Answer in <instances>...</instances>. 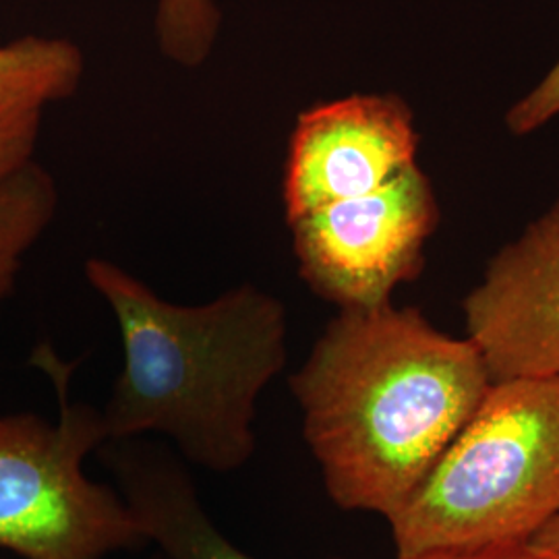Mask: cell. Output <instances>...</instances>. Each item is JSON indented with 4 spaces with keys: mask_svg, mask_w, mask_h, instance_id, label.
Returning <instances> with one entry per match:
<instances>
[{
    "mask_svg": "<svg viewBox=\"0 0 559 559\" xmlns=\"http://www.w3.org/2000/svg\"><path fill=\"white\" fill-rule=\"evenodd\" d=\"M85 278L119 325L122 371L102 411L110 440L158 433L212 473L253 459L261 392L286 365L282 300L240 284L203 305H177L112 261L90 258Z\"/></svg>",
    "mask_w": 559,
    "mask_h": 559,
    "instance_id": "cell-2",
    "label": "cell"
},
{
    "mask_svg": "<svg viewBox=\"0 0 559 559\" xmlns=\"http://www.w3.org/2000/svg\"><path fill=\"white\" fill-rule=\"evenodd\" d=\"M419 133L399 94H353L302 110L284 166L286 222L373 193L417 164Z\"/></svg>",
    "mask_w": 559,
    "mask_h": 559,
    "instance_id": "cell-6",
    "label": "cell"
},
{
    "mask_svg": "<svg viewBox=\"0 0 559 559\" xmlns=\"http://www.w3.org/2000/svg\"><path fill=\"white\" fill-rule=\"evenodd\" d=\"M104 466L138 520L147 543L166 559H255L226 539L201 506L195 483L166 445L110 440L98 448Z\"/></svg>",
    "mask_w": 559,
    "mask_h": 559,
    "instance_id": "cell-8",
    "label": "cell"
},
{
    "mask_svg": "<svg viewBox=\"0 0 559 559\" xmlns=\"http://www.w3.org/2000/svg\"><path fill=\"white\" fill-rule=\"evenodd\" d=\"M81 80L73 41L25 36L0 46V180L34 162L46 106L75 96Z\"/></svg>",
    "mask_w": 559,
    "mask_h": 559,
    "instance_id": "cell-9",
    "label": "cell"
},
{
    "mask_svg": "<svg viewBox=\"0 0 559 559\" xmlns=\"http://www.w3.org/2000/svg\"><path fill=\"white\" fill-rule=\"evenodd\" d=\"M154 559H166V558H162V556H160V558H154Z\"/></svg>",
    "mask_w": 559,
    "mask_h": 559,
    "instance_id": "cell-15",
    "label": "cell"
},
{
    "mask_svg": "<svg viewBox=\"0 0 559 559\" xmlns=\"http://www.w3.org/2000/svg\"><path fill=\"white\" fill-rule=\"evenodd\" d=\"M57 205L55 179L36 162L0 180V302L11 295L23 253L40 239Z\"/></svg>",
    "mask_w": 559,
    "mask_h": 559,
    "instance_id": "cell-10",
    "label": "cell"
},
{
    "mask_svg": "<svg viewBox=\"0 0 559 559\" xmlns=\"http://www.w3.org/2000/svg\"><path fill=\"white\" fill-rule=\"evenodd\" d=\"M396 559H547L535 554L528 545L524 547H508V549H491V551H479V554H425V556H413V558Z\"/></svg>",
    "mask_w": 559,
    "mask_h": 559,
    "instance_id": "cell-13",
    "label": "cell"
},
{
    "mask_svg": "<svg viewBox=\"0 0 559 559\" xmlns=\"http://www.w3.org/2000/svg\"><path fill=\"white\" fill-rule=\"evenodd\" d=\"M462 311L491 381L559 380V201L491 260Z\"/></svg>",
    "mask_w": 559,
    "mask_h": 559,
    "instance_id": "cell-7",
    "label": "cell"
},
{
    "mask_svg": "<svg viewBox=\"0 0 559 559\" xmlns=\"http://www.w3.org/2000/svg\"><path fill=\"white\" fill-rule=\"evenodd\" d=\"M528 547L543 558L559 559V516L543 526L539 533L528 543Z\"/></svg>",
    "mask_w": 559,
    "mask_h": 559,
    "instance_id": "cell-14",
    "label": "cell"
},
{
    "mask_svg": "<svg viewBox=\"0 0 559 559\" xmlns=\"http://www.w3.org/2000/svg\"><path fill=\"white\" fill-rule=\"evenodd\" d=\"M559 516V380L493 381L388 519L396 558L524 547Z\"/></svg>",
    "mask_w": 559,
    "mask_h": 559,
    "instance_id": "cell-3",
    "label": "cell"
},
{
    "mask_svg": "<svg viewBox=\"0 0 559 559\" xmlns=\"http://www.w3.org/2000/svg\"><path fill=\"white\" fill-rule=\"evenodd\" d=\"M286 224L299 276L320 299L338 309H376L392 302L400 284L419 278L440 205L415 164L373 193L321 205Z\"/></svg>",
    "mask_w": 559,
    "mask_h": 559,
    "instance_id": "cell-5",
    "label": "cell"
},
{
    "mask_svg": "<svg viewBox=\"0 0 559 559\" xmlns=\"http://www.w3.org/2000/svg\"><path fill=\"white\" fill-rule=\"evenodd\" d=\"M214 0H158L156 36L166 59L195 69L210 59L221 29Z\"/></svg>",
    "mask_w": 559,
    "mask_h": 559,
    "instance_id": "cell-11",
    "label": "cell"
},
{
    "mask_svg": "<svg viewBox=\"0 0 559 559\" xmlns=\"http://www.w3.org/2000/svg\"><path fill=\"white\" fill-rule=\"evenodd\" d=\"M559 115V60L554 69L531 90L522 100L516 102L506 117V124L514 135H528L545 127Z\"/></svg>",
    "mask_w": 559,
    "mask_h": 559,
    "instance_id": "cell-12",
    "label": "cell"
},
{
    "mask_svg": "<svg viewBox=\"0 0 559 559\" xmlns=\"http://www.w3.org/2000/svg\"><path fill=\"white\" fill-rule=\"evenodd\" d=\"M34 362L55 383L60 415L0 417V549L21 559H104L147 545L119 491L83 473L108 433L102 411L69 399L73 365L48 344Z\"/></svg>",
    "mask_w": 559,
    "mask_h": 559,
    "instance_id": "cell-4",
    "label": "cell"
},
{
    "mask_svg": "<svg viewBox=\"0 0 559 559\" xmlns=\"http://www.w3.org/2000/svg\"><path fill=\"white\" fill-rule=\"evenodd\" d=\"M491 376L417 307L340 309L288 378L328 498L388 520L475 415Z\"/></svg>",
    "mask_w": 559,
    "mask_h": 559,
    "instance_id": "cell-1",
    "label": "cell"
}]
</instances>
